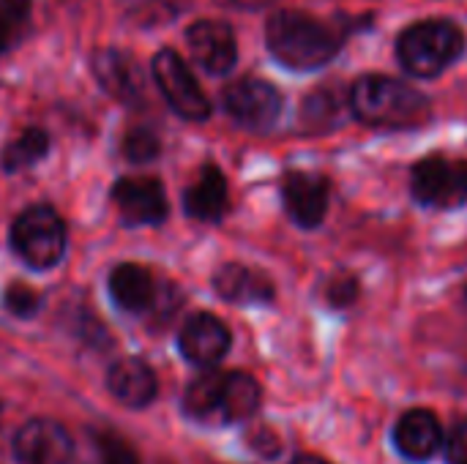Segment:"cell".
<instances>
[{"instance_id":"e0dca14e","label":"cell","mask_w":467,"mask_h":464,"mask_svg":"<svg viewBox=\"0 0 467 464\" xmlns=\"http://www.w3.org/2000/svg\"><path fill=\"white\" fill-rule=\"evenodd\" d=\"M227 205H230V194H227V180L222 170L213 164H205L200 170L197 183L189 186L183 194L186 213L197 222L213 224V222H222V216L227 213Z\"/></svg>"},{"instance_id":"9c48e42d","label":"cell","mask_w":467,"mask_h":464,"mask_svg":"<svg viewBox=\"0 0 467 464\" xmlns=\"http://www.w3.org/2000/svg\"><path fill=\"white\" fill-rule=\"evenodd\" d=\"M186 44L194 60L213 77L230 74L238 63V41L227 22L197 19L186 27Z\"/></svg>"},{"instance_id":"cb8c5ba5","label":"cell","mask_w":467,"mask_h":464,"mask_svg":"<svg viewBox=\"0 0 467 464\" xmlns=\"http://www.w3.org/2000/svg\"><path fill=\"white\" fill-rule=\"evenodd\" d=\"M161 145L156 131L145 129V126H134L131 131H126L123 137V156L134 164H148L159 156Z\"/></svg>"},{"instance_id":"ac0fdd59","label":"cell","mask_w":467,"mask_h":464,"mask_svg":"<svg viewBox=\"0 0 467 464\" xmlns=\"http://www.w3.org/2000/svg\"><path fill=\"white\" fill-rule=\"evenodd\" d=\"M109 293L123 312H145L153 304V279L142 265L123 263L109 273Z\"/></svg>"},{"instance_id":"30bf717a","label":"cell","mask_w":467,"mask_h":464,"mask_svg":"<svg viewBox=\"0 0 467 464\" xmlns=\"http://www.w3.org/2000/svg\"><path fill=\"white\" fill-rule=\"evenodd\" d=\"M74 454V440L68 432L49 418L27 421L14 438L16 464H68Z\"/></svg>"},{"instance_id":"8992f818","label":"cell","mask_w":467,"mask_h":464,"mask_svg":"<svg viewBox=\"0 0 467 464\" xmlns=\"http://www.w3.org/2000/svg\"><path fill=\"white\" fill-rule=\"evenodd\" d=\"M222 104H224V112L238 126L252 129V131H268L279 120L285 98L279 88H274L271 82L257 79V77H244L224 88Z\"/></svg>"},{"instance_id":"484cf974","label":"cell","mask_w":467,"mask_h":464,"mask_svg":"<svg viewBox=\"0 0 467 464\" xmlns=\"http://www.w3.org/2000/svg\"><path fill=\"white\" fill-rule=\"evenodd\" d=\"M358 279L350 273H337L328 284H326V298L334 309H348L358 301Z\"/></svg>"},{"instance_id":"f546056e","label":"cell","mask_w":467,"mask_h":464,"mask_svg":"<svg viewBox=\"0 0 467 464\" xmlns=\"http://www.w3.org/2000/svg\"><path fill=\"white\" fill-rule=\"evenodd\" d=\"M460 175H462V183H465L467 191V161H460Z\"/></svg>"},{"instance_id":"83f0119b","label":"cell","mask_w":467,"mask_h":464,"mask_svg":"<svg viewBox=\"0 0 467 464\" xmlns=\"http://www.w3.org/2000/svg\"><path fill=\"white\" fill-rule=\"evenodd\" d=\"M446 457H449V464H467V421H460L449 432Z\"/></svg>"},{"instance_id":"4dcf8cb0","label":"cell","mask_w":467,"mask_h":464,"mask_svg":"<svg viewBox=\"0 0 467 464\" xmlns=\"http://www.w3.org/2000/svg\"><path fill=\"white\" fill-rule=\"evenodd\" d=\"M465 298H467V287H465Z\"/></svg>"},{"instance_id":"8fae6325","label":"cell","mask_w":467,"mask_h":464,"mask_svg":"<svg viewBox=\"0 0 467 464\" xmlns=\"http://www.w3.org/2000/svg\"><path fill=\"white\" fill-rule=\"evenodd\" d=\"M112 200L126 224H159L167 216V194L156 178H120L112 186Z\"/></svg>"},{"instance_id":"4316f807","label":"cell","mask_w":467,"mask_h":464,"mask_svg":"<svg viewBox=\"0 0 467 464\" xmlns=\"http://www.w3.org/2000/svg\"><path fill=\"white\" fill-rule=\"evenodd\" d=\"M5 309L14 314V317H33L41 306V298L27 287V284H11L5 290Z\"/></svg>"},{"instance_id":"52a82bcc","label":"cell","mask_w":467,"mask_h":464,"mask_svg":"<svg viewBox=\"0 0 467 464\" xmlns=\"http://www.w3.org/2000/svg\"><path fill=\"white\" fill-rule=\"evenodd\" d=\"M410 191L419 205L441 211L460 208L467 200L460 161H449L443 156H427L416 161L410 170Z\"/></svg>"},{"instance_id":"ba28073f","label":"cell","mask_w":467,"mask_h":464,"mask_svg":"<svg viewBox=\"0 0 467 464\" xmlns=\"http://www.w3.org/2000/svg\"><path fill=\"white\" fill-rule=\"evenodd\" d=\"M282 200H285V211L287 216L304 227V230H315L323 224L326 213H328V200H331V183L326 175L320 172H287L282 180Z\"/></svg>"},{"instance_id":"d6986e66","label":"cell","mask_w":467,"mask_h":464,"mask_svg":"<svg viewBox=\"0 0 467 464\" xmlns=\"http://www.w3.org/2000/svg\"><path fill=\"white\" fill-rule=\"evenodd\" d=\"M260 386L246 372H224V388L219 402V416L224 421H246L260 407Z\"/></svg>"},{"instance_id":"6da1fadb","label":"cell","mask_w":467,"mask_h":464,"mask_svg":"<svg viewBox=\"0 0 467 464\" xmlns=\"http://www.w3.org/2000/svg\"><path fill=\"white\" fill-rule=\"evenodd\" d=\"M268 52L293 71H315L337 57L345 30L306 11H276L265 25Z\"/></svg>"},{"instance_id":"277c9868","label":"cell","mask_w":467,"mask_h":464,"mask_svg":"<svg viewBox=\"0 0 467 464\" xmlns=\"http://www.w3.org/2000/svg\"><path fill=\"white\" fill-rule=\"evenodd\" d=\"M11 246L30 268H55L66 254L63 219L49 205H33L22 211L11 224Z\"/></svg>"},{"instance_id":"7a4b0ae2","label":"cell","mask_w":467,"mask_h":464,"mask_svg":"<svg viewBox=\"0 0 467 464\" xmlns=\"http://www.w3.org/2000/svg\"><path fill=\"white\" fill-rule=\"evenodd\" d=\"M348 107L353 115L372 129H416L430 120V98L413 85L367 74L358 77L348 93Z\"/></svg>"},{"instance_id":"2e32d148","label":"cell","mask_w":467,"mask_h":464,"mask_svg":"<svg viewBox=\"0 0 467 464\" xmlns=\"http://www.w3.org/2000/svg\"><path fill=\"white\" fill-rule=\"evenodd\" d=\"M109 394L126 407H148L156 399L159 383L153 369L140 358H123L109 366L107 375Z\"/></svg>"},{"instance_id":"d4e9b609","label":"cell","mask_w":467,"mask_h":464,"mask_svg":"<svg viewBox=\"0 0 467 464\" xmlns=\"http://www.w3.org/2000/svg\"><path fill=\"white\" fill-rule=\"evenodd\" d=\"M96 449H99V462L101 464H140L137 451L118 435L101 432L96 435Z\"/></svg>"},{"instance_id":"5bb4252c","label":"cell","mask_w":467,"mask_h":464,"mask_svg":"<svg viewBox=\"0 0 467 464\" xmlns=\"http://www.w3.org/2000/svg\"><path fill=\"white\" fill-rule=\"evenodd\" d=\"M443 443H446L443 427L432 410H424V407L408 410L400 416V421L394 427V446L410 462L432 459Z\"/></svg>"},{"instance_id":"603a6c76","label":"cell","mask_w":467,"mask_h":464,"mask_svg":"<svg viewBox=\"0 0 467 464\" xmlns=\"http://www.w3.org/2000/svg\"><path fill=\"white\" fill-rule=\"evenodd\" d=\"M33 0H0V55L19 46L30 30Z\"/></svg>"},{"instance_id":"9a60e30c","label":"cell","mask_w":467,"mask_h":464,"mask_svg":"<svg viewBox=\"0 0 467 464\" xmlns=\"http://www.w3.org/2000/svg\"><path fill=\"white\" fill-rule=\"evenodd\" d=\"M213 290L224 301L241 304V306H257V304L274 301V282L263 271L241 265V263L222 265L213 276Z\"/></svg>"},{"instance_id":"44dd1931","label":"cell","mask_w":467,"mask_h":464,"mask_svg":"<svg viewBox=\"0 0 467 464\" xmlns=\"http://www.w3.org/2000/svg\"><path fill=\"white\" fill-rule=\"evenodd\" d=\"M47 150H49V134L44 129L30 126L5 145V150L0 156V164H3L5 172H19V170L33 167L36 161H41L47 156Z\"/></svg>"},{"instance_id":"5b68a950","label":"cell","mask_w":467,"mask_h":464,"mask_svg":"<svg viewBox=\"0 0 467 464\" xmlns=\"http://www.w3.org/2000/svg\"><path fill=\"white\" fill-rule=\"evenodd\" d=\"M150 71H153V82L159 85L161 96L175 109V115H181L183 120H192V123H202L211 118L208 96L202 93L200 82L194 79L189 63L175 49H159L153 55Z\"/></svg>"},{"instance_id":"4fadbf2b","label":"cell","mask_w":467,"mask_h":464,"mask_svg":"<svg viewBox=\"0 0 467 464\" xmlns=\"http://www.w3.org/2000/svg\"><path fill=\"white\" fill-rule=\"evenodd\" d=\"M233 336L227 325L213 314H194L178 334V347L189 364L213 366L230 353Z\"/></svg>"},{"instance_id":"7402d4cb","label":"cell","mask_w":467,"mask_h":464,"mask_svg":"<svg viewBox=\"0 0 467 464\" xmlns=\"http://www.w3.org/2000/svg\"><path fill=\"white\" fill-rule=\"evenodd\" d=\"M222 388H224V372H205L192 386L186 388L183 407L194 418H208L219 416V402H222Z\"/></svg>"},{"instance_id":"3957f363","label":"cell","mask_w":467,"mask_h":464,"mask_svg":"<svg viewBox=\"0 0 467 464\" xmlns=\"http://www.w3.org/2000/svg\"><path fill=\"white\" fill-rule=\"evenodd\" d=\"M465 52V33L449 19H424L397 38V57L410 77L432 79Z\"/></svg>"},{"instance_id":"f1b7e54d","label":"cell","mask_w":467,"mask_h":464,"mask_svg":"<svg viewBox=\"0 0 467 464\" xmlns=\"http://www.w3.org/2000/svg\"><path fill=\"white\" fill-rule=\"evenodd\" d=\"M290 464H328L326 459H320V457H312V454H301V457H296Z\"/></svg>"},{"instance_id":"7c38bea8","label":"cell","mask_w":467,"mask_h":464,"mask_svg":"<svg viewBox=\"0 0 467 464\" xmlns=\"http://www.w3.org/2000/svg\"><path fill=\"white\" fill-rule=\"evenodd\" d=\"M93 74L99 85L120 104L145 101V74L140 63L123 49H99L93 55Z\"/></svg>"},{"instance_id":"ffe728a7","label":"cell","mask_w":467,"mask_h":464,"mask_svg":"<svg viewBox=\"0 0 467 464\" xmlns=\"http://www.w3.org/2000/svg\"><path fill=\"white\" fill-rule=\"evenodd\" d=\"M342 98L334 88L312 90L301 104V129L306 134H326L342 123Z\"/></svg>"}]
</instances>
